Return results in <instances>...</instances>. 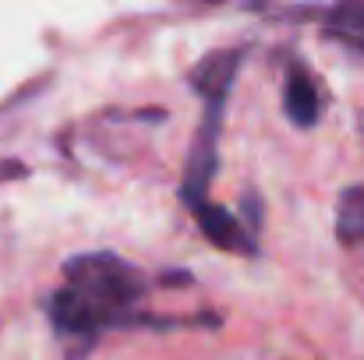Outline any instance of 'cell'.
Here are the masks:
<instances>
[{
    "instance_id": "obj_4",
    "label": "cell",
    "mask_w": 364,
    "mask_h": 360,
    "mask_svg": "<svg viewBox=\"0 0 364 360\" xmlns=\"http://www.w3.org/2000/svg\"><path fill=\"white\" fill-rule=\"evenodd\" d=\"M50 318H53V325L60 332H71V336H92L96 329L114 325V318L103 307H96L92 300H85L71 286H64V290H57L50 297Z\"/></svg>"
},
{
    "instance_id": "obj_7",
    "label": "cell",
    "mask_w": 364,
    "mask_h": 360,
    "mask_svg": "<svg viewBox=\"0 0 364 360\" xmlns=\"http://www.w3.org/2000/svg\"><path fill=\"white\" fill-rule=\"evenodd\" d=\"M336 237L343 244H361L364 240V187L354 184L340 195L336 202Z\"/></svg>"
},
{
    "instance_id": "obj_8",
    "label": "cell",
    "mask_w": 364,
    "mask_h": 360,
    "mask_svg": "<svg viewBox=\"0 0 364 360\" xmlns=\"http://www.w3.org/2000/svg\"><path fill=\"white\" fill-rule=\"evenodd\" d=\"M326 21L333 32L350 36V39H364V4H336L326 11Z\"/></svg>"
},
{
    "instance_id": "obj_10",
    "label": "cell",
    "mask_w": 364,
    "mask_h": 360,
    "mask_svg": "<svg viewBox=\"0 0 364 360\" xmlns=\"http://www.w3.org/2000/svg\"><path fill=\"white\" fill-rule=\"evenodd\" d=\"M159 283H163V286H191L195 279H191V272H163Z\"/></svg>"
},
{
    "instance_id": "obj_5",
    "label": "cell",
    "mask_w": 364,
    "mask_h": 360,
    "mask_svg": "<svg viewBox=\"0 0 364 360\" xmlns=\"http://www.w3.org/2000/svg\"><path fill=\"white\" fill-rule=\"evenodd\" d=\"M195 219H198V230L205 234V240L220 251H241V254H255L258 244L251 237V230L244 227L241 219L230 212V209H220L213 202H202L198 209H191Z\"/></svg>"
},
{
    "instance_id": "obj_1",
    "label": "cell",
    "mask_w": 364,
    "mask_h": 360,
    "mask_svg": "<svg viewBox=\"0 0 364 360\" xmlns=\"http://www.w3.org/2000/svg\"><path fill=\"white\" fill-rule=\"evenodd\" d=\"M68 286L75 293H82L85 300H92L96 307H103L114 325H124V311L145 293V279L124 261L114 251H92V254H78L64 265Z\"/></svg>"
},
{
    "instance_id": "obj_3",
    "label": "cell",
    "mask_w": 364,
    "mask_h": 360,
    "mask_svg": "<svg viewBox=\"0 0 364 360\" xmlns=\"http://www.w3.org/2000/svg\"><path fill=\"white\" fill-rule=\"evenodd\" d=\"M244 50H216L209 57H202L191 71H188V82L191 89L205 99V103H227L230 96V85L241 71Z\"/></svg>"
},
{
    "instance_id": "obj_2",
    "label": "cell",
    "mask_w": 364,
    "mask_h": 360,
    "mask_svg": "<svg viewBox=\"0 0 364 360\" xmlns=\"http://www.w3.org/2000/svg\"><path fill=\"white\" fill-rule=\"evenodd\" d=\"M220 124H223V103H209L205 120L198 127L195 148L188 156V173H184V202L191 209H198L209 195V184L216 177V141H220Z\"/></svg>"
},
{
    "instance_id": "obj_6",
    "label": "cell",
    "mask_w": 364,
    "mask_h": 360,
    "mask_svg": "<svg viewBox=\"0 0 364 360\" xmlns=\"http://www.w3.org/2000/svg\"><path fill=\"white\" fill-rule=\"evenodd\" d=\"M283 110H287V117L294 127H315L318 117H322V99H318V85H315V78L301 67V64H294L290 71H287V89H283Z\"/></svg>"
},
{
    "instance_id": "obj_9",
    "label": "cell",
    "mask_w": 364,
    "mask_h": 360,
    "mask_svg": "<svg viewBox=\"0 0 364 360\" xmlns=\"http://www.w3.org/2000/svg\"><path fill=\"white\" fill-rule=\"evenodd\" d=\"M21 177H28L25 163H18V159H7V163H0V180H4V184H7V180H21Z\"/></svg>"
}]
</instances>
